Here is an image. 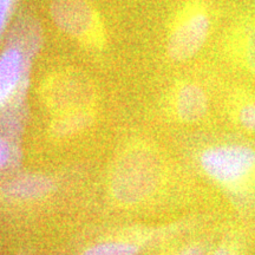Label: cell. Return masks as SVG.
<instances>
[{
  "instance_id": "obj_1",
  "label": "cell",
  "mask_w": 255,
  "mask_h": 255,
  "mask_svg": "<svg viewBox=\"0 0 255 255\" xmlns=\"http://www.w3.org/2000/svg\"><path fill=\"white\" fill-rule=\"evenodd\" d=\"M41 43L43 31L37 19L21 18L0 52V109L24 98Z\"/></svg>"
},
{
  "instance_id": "obj_2",
  "label": "cell",
  "mask_w": 255,
  "mask_h": 255,
  "mask_svg": "<svg viewBox=\"0 0 255 255\" xmlns=\"http://www.w3.org/2000/svg\"><path fill=\"white\" fill-rule=\"evenodd\" d=\"M213 28V14L207 1H194L184 7L171 25L167 38V56L183 63L203 49Z\"/></svg>"
},
{
  "instance_id": "obj_3",
  "label": "cell",
  "mask_w": 255,
  "mask_h": 255,
  "mask_svg": "<svg viewBox=\"0 0 255 255\" xmlns=\"http://www.w3.org/2000/svg\"><path fill=\"white\" fill-rule=\"evenodd\" d=\"M199 163L212 180L237 186L255 173V148L244 143H219L201 151Z\"/></svg>"
},
{
  "instance_id": "obj_4",
  "label": "cell",
  "mask_w": 255,
  "mask_h": 255,
  "mask_svg": "<svg viewBox=\"0 0 255 255\" xmlns=\"http://www.w3.org/2000/svg\"><path fill=\"white\" fill-rule=\"evenodd\" d=\"M225 50L235 68L255 79V14L244 11L233 18L225 36Z\"/></svg>"
},
{
  "instance_id": "obj_5",
  "label": "cell",
  "mask_w": 255,
  "mask_h": 255,
  "mask_svg": "<svg viewBox=\"0 0 255 255\" xmlns=\"http://www.w3.org/2000/svg\"><path fill=\"white\" fill-rule=\"evenodd\" d=\"M150 167L148 162L130 159L121 165L114 177L113 189L117 199L124 202H135L148 193L150 187Z\"/></svg>"
},
{
  "instance_id": "obj_6",
  "label": "cell",
  "mask_w": 255,
  "mask_h": 255,
  "mask_svg": "<svg viewBox=\"0 0 255 255\" xmlns=\"http://www.w3.org/2000/svg\"><path fill=\"white\" fill-rule=\"evenodd\" d=\"M209 98L205 88L194 82L178 85L174 94V110L177 119L184 123H196L206 116Z\"/></svg>"
},
{
  "instance_id": "obj_7",
  "label": "cell",
  "mask_w": 255,
  "mask_h": 255,
  "mask_svg": "<svg viewBox=\"0 0 255 255\" xmlns=\"http://www.w3.org/2000/svg\"><path fill=\"white\" fill-rule=\"evenodd\" d=\"M51 12L56 24L66 33L81 36L91 26V9L83 0H56Z\"/></svg>"
},
{
  "instance_id": "obj_8",
  "label": "cell",
  "mask_w": 255,
  "mask_h": 255,
  "mask_svg": "<svg viewBox=\"0 0 255 255\" xmlns=\"http://www.w3.org/2000/svg\"><path fill=\"white\" fill-rule=\"evenodd\" d=\"M53 190V181L39 174L23 175L6 183L4 193L14 200L31 201L43 199Z\"/></svg>"
},
{
  "instance_id": "obj_9",
  "label": "cell",
  "mask_w": 255,
  "mask_h": 255,
  "mask_svg": "<svg viewBox=\"0 0 255 255\" xmlns=\"http://www.w3.org/2000/svg\"><path fill=\"white\" fill-rule=\"evenodd\" d=\"M233 115L242 129L255 133V95L242 89L233 91Z\"/></svg>"
},
{
  "instance_id": "obj_10",
  "label": "cell",
  "mask_w": 255,
  "mask_h": 255,
  "mask_svg": "<svg viewBox=\"0 0 255 255\" xmlns=\"http://www.w3.org/2000/svg\"><path fill=\"white\" fill-rule=\"evenodd\" d=\"M139 247L127 241H104L92 245L82 255H138Z\"/></svg>"
},
{
  "instance_id": "obj_11",
  "label": "cell",
  "mask_w": 255,
  "mask_h": 255,
  "mask_svg": "<svg viewBox=\"0 0 255 255\" xmlns=\"http://www.w3.org/2000/svg\"><path fill=\"white\" fill-rule=\"evenodd\" d=\"M18 0H0V38L7 27Z\"/></svg>"
},
{
  "instance_id": "obj_12",
  "label": "cell",
  "mask_w": 255,
  "mask_h": 255,
  "mask_svg": "<svg viewBox=\"0 0 255 255\" xmlns=\"http://www.w3.org/2000/svg\"><path fill=\"white\" fill-rule=\"evenodd\" d=\"M84 117L83 116H76V117H71V119L66 120L65 122H63L60 124L58 128V131L62 133H66V132H71L73 130H78L83 127V123L85 122Z\"/></svg>"
},
{
  "instance_id": "obj_13",
  "label": "cell",
  "mask_w": 255,
  "mask_h": 255,
  "mask_svg": "<svg viewBox=\"0 0 255 255\" xmlns=\"http://www.w3.org/2000/svg\"><path fill=\"white\" fill-rule=\"evenodd\" d=\"M12 157V148L6 139L0 137V169L8 163Z\"/></svg>"
},
{
  "instance_id": "obj_14",
  "label": "cell",
  "mask_w": 255,
  "mask_h": 255,
  "mask_svg": "<svg viewBox=\"0 0 255 255\" xmlns=\"http://www.w3.org/2000/svg\"><path fill=\"white\" fill-rule=\"evenodd\" d=\"M176 255H205V251L200 246H190L178 252Z\"/></svg>"
},
{
  "instance_id": "obj_15",
  "label": "cell",
  "mask_w": 255,
  "mask_h": 255,
  "mask_svg": "<svg viewBox=\"0 0 255 255\" xmlns=\"http://www.w3.org/2000/svg\"><path fill=\"white\" fill-rule=\"evenodd\" d=\"M213 255H234V253L229 250L228 247H225V246H221L219 248H216L214 253H213Z\"/></svg>"
}]
</instances>
